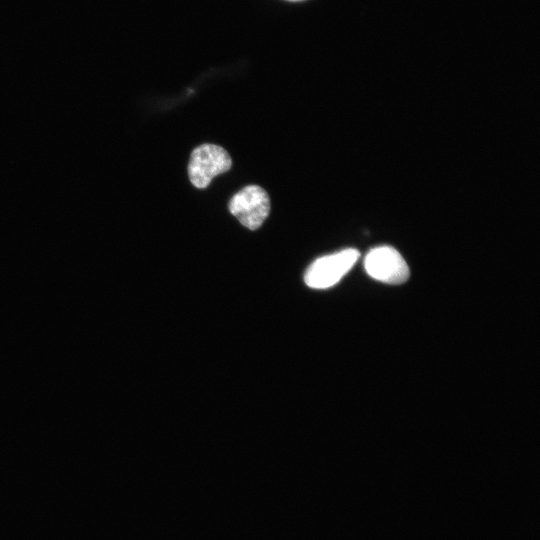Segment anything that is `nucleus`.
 I'll return each instance as SVG.
<instances>
[{"instance_id": "nucleus-1", "label": "nucleus", "mask_w": 540, "mask_h": 540, "mask_svg": "<svg viewBox=\"0 0 540 540\" xmlns=\"http://www.w3.org/2000/svg\"><path fill=\"white\" fill-rule=\"evenodd\" d=\"M360 256L358 250L348 248L316 259L306 270L304 281L313 289H326L339 282Z\"/></svg>"}, {"instance_id": "nucleus-2", "label": "nucleus", "mask_w": 540, "mask_h": 540, "mask_svg": "<svg viewBox=\"0 0 540 540\" xmlns=\"http://www.w3.org/2000/svg\"><path fill=\"white\" fill-rule=\"evenodd\" d=\"M228 152L214 144H203L193 150L188 164V175L196 188H206L211 180L231 168Z\"/></svg>"}, {"instance_id": "nucleus-3", "label": "nucleus", "mask_w": 540, "mask_h": 540, "mask_svg": "<svg viewBox=\"0 0 540 540\" xmlns=\"http://www.w3.org/2000/svg\"><path fill=\"white\" fill-rule=\"evenodd\" d=\"M229 210L243 226L256 230L269 215L270 199L262 187L246 186L230 199Z\"/></svg>"}, {"instance_id": "nucleus-4", "label": "nucleus", "mask_w": 540, "mask_h": 540, "mask_svg": "<svg viewBox=\"0 0 540 540\" xmlns=\"http://www.w3.org/2000/svg\"><path fill=\"white\" fill-rule=\"evenodd\" d=\"M364 268L370 277L387 284H402L410 275L405 259L391 246L371 249L365 257Z\"/></svg>"}, {"instance_id": "nucleus-5", "label": "nucleus", "mask_w": 540, "mask_h": 540, "mask_svg": "<svg viewBox=\"0 0 540 540\" xmlns=\"http://www.w3.org/2000/svg\"><path fill=\"white\" fill-rule=\"evenodd\" d=\"M287 1H301V0H287Z\"/></svg>"}]
</instances>
